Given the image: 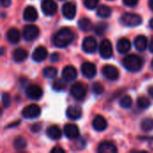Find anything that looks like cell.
Masks as SVG:
<instances>
[{"mask_svg":"<svg viewBox=\"0 0 153 153\" xmlns=\"http://www.w3.org/2000/svg\"><path fill=\"white\" fill-rule=\"evenodd\" d=\"M74 39V33L69 28H63L59 30L53 38V43L57 48L67 47Z\"/></svg>","mask_w":153,"mask_h":153,"instance_id":"6da1fadb","label":"cell"},{"mask_svg":"<svg viewBox=\"0 0 153 153\" xmlns=\"http://www.w3.org/2000/svg\"><path fill=\"white\" fill-rule=\"evenodd\" d=\"M143 65V61L142 59V57H140L137 55H129L126 56L124 59H123V65L124 67L133 73L138 72L142 69Z\"/></svg>","mask_w":153,"mask_h":153,"instance_id":"7a4b0ae2","label":"cell"},{"mask_svg":"<svg viewBox=\"0 0 153 153\" xmlns=\"http://www.w3.org/2000/svg\"><path fill=\"white\" fill-rule=\"evenodd\" d=\"M121 21L124 25L129 27H135L142 23L143 19L139 14L133 13H126L122 15Z\"/></svg>","mask_w":153,"mask_h":153,"instance_id":"3957f363","label":"cell"},{"mask_svg":"<svg viewBox=\"0 0 153 153\" xmlns=\"http://www.w3.org/2000/svg\"><path fill=\"white\" fill-rule=\"evenodd\" d=\"M70 92H71L72 96L76 100H82L86 96L87 89H86V86L83 83L78 82H74L71 86Z\"/></svg>","mask_w":153,"mask_h":153,"instance_id":"277c9868","label":"cell"},{"mask_svg":"<svg viewBox=\"0 0 153 153\" xmlns=\"http://www.w3.org/2000/svg\"><path fill=\"white\" fill-rule=\"evenodd\" d=\"M39 34V30L36 25L28 24L23 28L22 30V37L26 41H32L38 38Z\"/></svg>","mask_w":153,"mask_h":153,"instance_id":"5b68a950","label":"cell"},{"mask_svg":"<svg viewBox=\"0 0 153 153\" xmlns=\"http://www.w3.org/2000/svg\"><path fill=\"white\" fill-rule=\"evenodd\" d=\"M40 108L36 104H30L23 108L22 115L26 119H33L40 115Z\"/></svg>","mask_w":153,"mask_h":153,"instance_id":"8992f818","label":"cell"},{"mask_svg":"<svg viewBox=\"0 0 153 153\" xmlns=\"http://www.w3.org/2000/svg\"><path fill=\"white\" fill-rule=\"evenodd\" d=\"M100 54L102 58L104 59H108L113 56V48L111 42L105 39L100 42Z\"/></svg>","mask_w":153,"mask_h":153,"instance_id":"52a82bcc","label":"cell"},{"mask_svg":"<svg viewBox=\"0 0 153 153\" xmlns=\"http://www.w3.org/2000/svg\"><path fill=\"white\" fill-rule=\"evenodd\" d=\"M25 93H26V96L29 99H30L32 100H38L42 97L43 91L39 85L32 84V85H29L26 88Z\"/></svg>","mask_w":153,"mask_h":153,"instance_id":"ba28073f","label":"cell"},{"mask_svg":"<svg viewBox=\"0 0 153 153\" xmlns=\"http://www.w3.org/2000/svg\"><path fill=\"white\" fill-rule=\"evenodd\" d=\"M101 72H102V74L104 75V77L107 78L108 80H110V81H116L119 77L118 69L116 66L112 65H105L102 68Z\"/></svg>","mask_w":153,"mask_h":153,"instance_id":"9c48e42d","label":"cell"},{"mask_svg":"<svg viewBox=\"0 0 153 153\" xmlns=\"http://www.w3.org/2000/svg\"><path fill=\"white\" fill-rule=\"evenodd\" d=\"M41 9L46 15H54L57 11V4L53 0H43Z\"/></svg>","mask_w":153,"mask_h":153,"instance_id":"30bf717a","label":"cell"},{"mask_svg":"<svg viewBox=\"0 0 153 153\" xmlns=\"http://www.w3.org/2000/svg\"><path fill=\"white\" fill-rule=\"evenodd\" d=\"M97 47V40L93 37H86L82 41V50L86 53H93Z\"/></svg>","mask_w":153,"mask_h":153,"instance_id":"8fae6325","label":"cell"},{"mask_svg":"<svg viewBox=\"0 0 153 153\" xmlns=\"http://www.w3.org/2000/svg\"><path fill=\"white\" fill-rule=\"evenodd\" d=\"M62 13H63V15L66 19L72 20L74 18L76 14V5L72 2H67L63 5Z\"/></svg>","mask_w":153,"mask_h":153,"instance_id":"7c38bea8","label":"cell"},{"mask_svg":"<svg viewBox=\"0 0 153 153\" xmlns=\"http://www.w3.org/2000/svg\"><path fill=\"white\" fill-rule=\"evenodd\" d=\"M81 70H82V74H83L86 78H89V79L93 78V77L96 75V73H97L96 66H95L92 63H90V62H85V63H83V64L82 65Z\"/></svg>","mask_w":153,"mask_h":153,"instance_id":"4fadbf2b","label":"cell"},{"mask_svg":"<svg viewBox=\"0 0 153 153\" xmlns=\"http://www.w3.org/2000/svg\"><path fill=\"white\" fill-rule=\"evenodd\" d=\"M64 134L68 139H76L80 134L78 126L74 124L65 125L64 127Z\"/></svg>","mask_w":153,"mask_h":153,"instance_id":"5bb4252c","label":"cell"},{"mask_svg":"<svg viewBox=\"0 0 153 153\" xmlns=\"http://www.w3.org/2000/svg\"><path fill=\"white\" fill-rule=\"evenodd\" d=\"M62 76L66 82H73L77 77V70L72 65H67L63 69Z\"/></svg>","mask_w":153,"mask_h":153,"instance_id":"9a60e30c","label":"cell"},{"mask_svg":"<svg viewBox=\"0 0 153 153\" xmlns=\"http://www.w3.org/2000/svg\"><path fill=\"white\" fill-rule=\"evenodd\" d=\"M48 56V50L45 47H38L32 53V59L36 62H41L45 60Z\"/></svg>","mask_w":153,"mask_h":153,"instance_id":"2e32d148","label":"cell"},{"mask_svg":"<svg viewBox=\"0 0 153 153\" xmlns=\"http://www.w3.org/2000/svg\"><path fill=\"white\" fill-rule=\"evenodd\" d=\"M23 19L26 22H35L38 19V12L33 6H28L23 12Z\"/></svg>","mask_w":153,"mask_h":153,"instance_id":"e0dca14e","label":"cell"},{"mask_svg":"<svg viewBox=\"0 0 153 153\" xmlns=\"http://www.w3.org/2000/svg\"><path fill=\"white\" fill-rule=\"evenodd\" d=\"M92 126L96 131L101 132L107 128L108 123L102 116H96L93 122H92Z\"/></svg>","mask_w":153,"mask_h":153,"instance_id":"ac0fdd59","label":"cell"},{"mask_svg":"<svg viewBox=\"0 0 153 153\" xmlns=\"http://www.w3.org/2000/svg\"><path fill=\"white\" fill-rule=\"evenodd\" d=\"M117 49L120 54H126L131 49V42L129 39L123 38L120 39L117 43Z\"/></svg>","mask_w":153,"mask_h":153,"instance_id":"d6986e66","label":"cell"},{"mask_svg":"<svg viewBox=\"0 0 153 153\" xmlns=\"http://www.w3.org/2000/svg\"><path fill=\"white\" fill-rule=\"evenodd\" d=\"M98 152L100 153H115L117 152V147L110 142H102L99 147Z\"/></svg>","mask_w":153,"mask_h":153,"instance_id":"ffe728a7","label":"cell"},{"mask_svg":"<svg viewBox=\"0 0 153 153\" xmlns=\"http://www.w3.org/2000/svg\"><path fill=\"white\" fill-rule=\"evenodd\" d=\"M82 109L77 106L69 107L66 110V117L72 120H77L82 117Z\"/></svg>","mask_w":153,"mask_h":153,"instance_id":"44dd1931","label":"cell"},{"mask_svg":"<svg viewBox=\"0 0 153 153\" xmlns=\"http://www.w3.org/2000/svg\"><path fill=\"white\" fill-rule=\"evenodd\" d=\"M6 39L10 43L13 44H16L20 41L21 39V35L19 30L16 28H11L8 30V31L6 32Z\"/></svg>","mask_w":153,"mask_h":153,"instance_id":"7402d4cb","label":"cell"},{"mask_svg":"<svg viewBox=\"0 0 153 153\" xmlns=\"http://www.w3.org/2000/svg\"><path fill=\"white\" fill-rule=\"evenodd\" d=\"M148 40L147 38L143 35H139L134 39V47L138 51H144L147 48Z\"/></svg>","mask_w":153,"mask_h":153,"instance_id":"603a6c76","label":"cell"},{"mask_svg":"<svg viewBox=\"0 0 153 153\" xmlns=\"http://www.w3.org/2000/svg\"><path fill=\"white\" fill-rule=\"evenodd\" d=\"M47 135L52 140H59L62 136V132L57 126H51L47 129Z\"/></svg>","mask_w":153,"mask_h":153,"instance_id":"cb8c5ba5","label":"cell"},{"mask_svg":"<svg viewBox=\"0 0 153 153\" xmlns=\"http://www.w3.org/2000/svg\"><path fill=\"white\" fill-rule=\"evenodd\" d=\"M28 56V53L25 49L23 48H16L13 50V59L17 62V63H21V62H23Z\"/></svg>","mask_w":153,"mask_h":153,"instance_id":"d4e9b609","label":"cell"},{"mask_svg":"<svg viewBox=\"0 0 153 153\" xmlns=\"http://www.w3.org/2000/svg\"><path fill=\"white\" fill-rule=\"evenodd\" d=\"M78 26L79 28L82 30V31H91V30L94 29L93 25H92V22L90 19L88 18H85V17H82L79 20L78 22Z\"/></svg>","mask_w":153,"mask_h":153,"instance_id":"484cf974","label":"cell"},{"mask_svg":"<svg viewBox=\"0 0 153 153\" xmlns=\"http://www.w3.org/2000/svg\"><path fill=\"white\" fill-rule=\"evenodd\" d=\"M97 14L101 18H108L111 15V9L108 5H100L97 10Z\"/></svg>","mask_w":153,"mask_h":153,"instance_id":"4316f807","label":"cell"},{"mask_svg":"<svg viewBox=\"0 0 153 153\" xmlns=\"http://www.w3.org/2000/svg\"><path fill=\"white\" fill-rule=\"evenodd\" d=\"M66 81L63 78V79H56L52 83V87L55 91H63L65 87H66Z\"/></svg>","mask_w":153,"mask_h":153,"instance_id":"83f0119b","label":"cell"},{"mask_svg":"<svg viewBox=\"0 0 153 153\" xmlns=\"http://www.w3.org/2000/svg\"><path fill=\"white\" fill-rule=\"evenodd\" d=\"M43 74L46 78H48V79H52L54 77L56 76L57 74V70L56 67H53V66H47L46 68H44L43 70Z\"/></svg>","mask_w":153,"mask_h":153,"instance_id":"f1b7e54d","label":"cell"},{"mask_svg":"<svg viewBox=\"0 0 153 153\" xmlns=\"http://www.w3.org/2000/svg\"><path fill=\"white\" fill-rule=\"evenodd\" d=\"M141 127L143 131L149 132L153 130V119L152 118H145L142 121Z\"/></svg>","mask_w":153,"mask_h":153,"instance_id":"f546056e","label":"cell"},{"mask_svg":"<svg viewBox=\"0 0 153 153\" xmlns=\"http://www.w3.org/2000/svg\"><path fill=\"white\" fill-rule=\"evenodd\" d=\"M108 28V23H106V22H99L94 27V30H95V32L98 35H102V34H104L107 31Z\"/></svg>","mask_w":153,"mask_h":153,"instance_id":"4dcf8cb0","label":"cell"},{"mask_svg":"<svg viewBox=\"0 0 153 153\" xmlns=\"http://www.w3.org/2000/svg\"><path fill=\"white\" fill-rule=\"evenodd\" d=\"M137 105L140 108H143V109H145V108H148L151 105V102L149 100L148 98L146 97H139L138 100H137Z\"/></svg>","mask_w":153,"mask_h":153,"instance_id":"1f68e13d","label":"cell"},{"mask_svg":"<svg viewBox=\"0 0 153 153\" xmlns=\"http://www.w3.org/2000/svg\"><path fill=\"white\" fill-rule=\"evenodd\" d=\"M27 145V143L24 138L17 137L13 142V146L16 150H23Z\"/></svg>","mask_w":153,"mask_h":153,"instance_id":"d6a6232c","label":"cell"},{"mask_svg":"<svg viewBox=\"0 0 153 153\" xmlns=\"http://www.w3.org/2000/svg\"><path fill=\"white\" fill-rule=\"evenodd\" d=\"M133 100L132 98L130 96H124L121 100H120V106L124 108H130L132 106Z\"/></svg>","mask_w":153,"mask_h":153,"instance_id":"836d02e7","label":"cell"},{"mask_svg":"<svg viewBox=\"0 0 153 153\" xmlns=\"http://www.w3.org/2000/svg\"><path fill=\"white\" fill-rule=\"evenodd\" d=\"M99 2L100 0H84V5L89 10H93L98 6Z\"/></svg>","mask_w":153,"mask_h":153,"instance_id":"e575fe53","label":"cell"},{"mask_svg":"<svg viewBox=\"0 0 153 153\" xmlns=\"http://www.w3.org/2000/svg\"><path fill=\"white\" fill-rule=\"evenodd\" d=\"M92 91L97 94V95H100V94H102L103 91H104V87L102 86V84H100V82H95L93 83L92 85Z\"/></svg>","mask_w":153,"mask_h":153,"instance_id":"d590c367","label":"cell"},{"mask_svg":"<svg viewBox=\"0 0 153 153\" xmlns=\"http://www.w3.org/2000/svg\"><path fill=\"white\" fill-rule=\"evenodd\" d=\"M2 103L4 108H8L11 103V98L10 95L7 93H3L2 94Z\"/></svg>","mask_w":153,"mask_h":153,"instance_id":"8d00e7d4","label":"cell"},{"mask_svg":"<svg viewBox=\"0 0 153 153\" xmlns=\"http://www.w3.org/2000/svg\"><path fill=\"white\" fill-rule=\"evenodd\" d=\"M138 1H139V0H123L124 4H125L126 6H129V7L135 6V5L138 4Z\"/></svg>","mask_w":153,"mask_h":153,"instance_id":"74e56055","label":"cell"},{"mask_svg":"<svg viewBox=\"0 0 153 153\" xmlns=\"http://www.w3.org/2000/svg\"><path fill=\"white\" fill-rule=\"evenodd\" d=\"M40 129H41V126L39 124H35L31 126V130L33 133H39Z\"/></svg>","mask_w":153,"mask_h":153,"instance_id":"f35d334b","label":"cell"},{"mask_svg":"<svg viewBox=\"0 0 153 153\" xmlns=\"http://www.w3.org/2000/svg\"><path fill=\"white\" fill-rule=\"evenodd\" d=\"M51 152H53V153H65V150H64L63 148H61V147H58V146H56V147H55V148H53V149L51 150Z\"/></svg>","mask_w":153,"mask_h":153,"instance_id":"ab89813d","label":"cell"},{"mask_svg":"<svg viewBox=\"0 0 153 153\" xmlns=\"http://www.w3.org/2000/svg\"><path fill=\"white\" fill-rule=\"evenodd\" d=\"M50 60L52 61V62H57L58 60H59V55L57 54V53H53L52 55H51V56H50Z\"/></svg>","mask_w":153,"mask_h":153,"instance_id":"60d3db41","label":"cell"},{"mask_svg":"<svg viewBox=\"0 0 153 153\" xmlns=\"http://www.w3.org/2000/svg\"><path fill=\"white\" fill-rule=\"evenodd\" d=\"M12 3V0H1V5L3 7H8Z\"/></svg>","mask_w":153,"mask_h":153,"instance_id":"b9f144b4","label":"cell"},{"mask_svg":"<svg viewBox=\"0 0 153 153\" xmlns=\"http://www.w3.org/2000/svg\"><path fill=\"white\" fill-rule=\"evenodd\" d=\"M148 93H149V95L152 97L153 99V86H152V87H150L149 88V90H148Z\"/></svg>","mask_w":153,"mask_h":153,"instance_id":"7bdbcfd3","label":"cell"},{"mask_svg":"<svg viewBox=\"0 0 153 153\" xmlns=\"http://www.w3.org/2000/svg\"><path fill=\"white\" fill-rule=\"evenodd\" d=\"M149 49H150V51L153 53V39L151 40V43H150V45H149Z\"/></svg>","mask_w":153,"mask_h":153,"instance_id":"ee69618b","label":"cell"},{"mask_svg":"<svg viewBox=\"0 0 153 153\" xmlns=\"http://www.w3.org/2000/svg\"><path fill=\"white\" fill-rule=\"evenodd\" d=\"M149 6L153 11V0H149Z\"/></svg>","mask_w":153,"mask_h":153,"instance_id":"f6af8a7d","label":"cell"},{"mask_svg":"<svg viewBox=\"0 0 153 153\" xmlns=\"http://www.w3.org/2000/svg\"><path fill=\"white\" fill-rule=\"evenodd\" d=\"M150 27H151L152 29H153V18L150 21Z\"/></svg>","mask_w":153,"mask_h":153,"instance_id":"bcb514c9","label":"cell"},{"mask_svg":"<svg viewBox=\"0 0 153 153\" xmlns=\"http://www.w3.org/2000/svg\"><path fill=\"white\" fill-rule=\"evenodd\" d=\"M152 66L153 67V60H152Z\"/></svg>","mask_w":153,"mask_h":153,"instance_id":"7dc6e473","label":"cell"},{"mask_svg":"<svg viewBox=\"0 0 153 153\" xmlns=\"http://www.w3.org/2000/svg\"><path fill=\"white\" fill-rule=\"evenodd\" d=\"M61 1H62V0H61Z\"/></svg>","mask_w":153,"mask_h":153,"instance_id":"c3c4849f","label":"cell"}]
</instances>
